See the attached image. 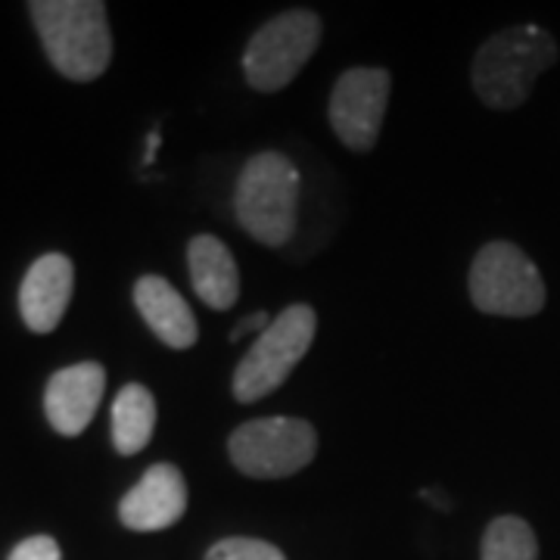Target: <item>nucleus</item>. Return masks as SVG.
<instances>
[{
    "mask_svg": "<svg viewBox=\"0 0 560 560\" xmlns=\"http://www.w3.org/2000/svg\"><path fill=\"white\" fill-rule=\"evenodd\" d=\"M75 268L60 253L40 256L20 287V312L32 334H50L60 327L62 315L72 300Z\"/></svg>",
    "mask_w": 560,
    "mask_h": 560,
    "instance_id": "obj_11",
    "label": "nucleus"
},
{
    "mask_svg": "<svg viewBox=\"0 0 560 560\" xmlns=\"http://www.w3.org/2000/svg\"><path fill=\"white\" fill-rule=\"evenodd\" d=\"M268 324H271V318H268L265 312H256V315H246V318H243L241 324L234 327V334H231V342L243 340L246 334H256V337H259V334H265V330H268Z\"/></svg>",
    "mask_w": 560,
    "mask_h": 560,
    "instance_id": "obj_18",
    "label": "nucleus"
},
{
    "mask_svg": "<svg viewBox=\"0 0 560 560\" xmlns=\"http://www.w3.org/2000/svg\"><path fill=\"white\" fill-rule=\"evenodd\" d=\"M558 60V40L539 25H514L482 44L474 57V88L492 109H517L545 69Z\"/></svg>",
    "mask_w": 560,
    "mask_h": 560,
    "instance_id": "obj_2",
    "label": "nucleus"
},
{
    "mask_svg": "<svg viewBox=\"0 0 560 560\" xmlns=\"http://www.w3.org/2000/svg\"><path fill=\"white\" fill-rule=\"evenodd\" d=\"M393 79L386 69H349L330 94V125L349 150H371L381 138Z\"/></svg>",
    "mask_w": 560,
    "mask_h": 560,
    "instance_id": "obj_8",
    "label": "nucleus"
},
{
    "mask_svg": "<svg viewBox=\"0 0 560 560\" xmlns=\"http://www.w3.org/2000/svg\"><path fill=\"white\" fill-rule=\"evenodd\" d=\"M470 300L486 315L533 318L545 308V280L514 243H486L470 265Z\"/></svg>",
    "mask_w": 560,
    "mask_h": 560,
    "instance_id": "obj_5",
    "label": "nucleus"
},
{
    "mask_svg": "<svg viewBox=\"0 0 560 560\" xmlns=\"http://www.w3.org/2000/svg\"><path fill=\"white\" fill-rule=\"evenodd\" d=\"M187 268H190V283L194 293L200 296L209 308L228 312L234 302L241 300V271L231 249L212 237L200 234L187 246Z\"/></svg>",
    "mask_w": 560,
    "mask_h": 560,
    "instance_id": "obj_13",
    "label": "nucleus"
},
{
    "mask_svg": "<svg viewBox=\"0 0 560 560\" xmlns=\"http://www.w3.org/2000/svg\"><path fill=\"white\" fill-rule=\"evenodd\" d=\"M156 150H160V135L153 131V135H150V140H147V160L143 162L156 160Z\"/></svg>",
    "mask_w": 560,
    "mask_h": 560,
    "instance_id": "obj_19",
    "label": "nucleus"
},
{
    "mask_svg": "<svg viewBox=\"0 0 560 560\" xmlns=\"http://www.w3.org/2000/svg\"><path fill=\"white\" fill-rule=\"evenodd\" d=\"M206 560H287L278 545L261 539H243V536H234V539H221L209 548Z\"/></svg>",
    "mask_w": 560,
    "mask_h": 560,
    "instance_id": "obj_16",
    "label": "nucleus"
},
{
    "mask_svg": "<svg viewBox=\"0 0 560 560\" xmlns=\"http://www.w3.org/2000/svg\"><path fill=\"white\" fill-rule=\"evenodd\" d=\"M318 330V315L312 305H290L256 337L249 352L234 371V399L259 401L271 396L293 368L305 359Z\"/></svg>",
    "mask_w": 560,
    "mask_h": 560,
    "instance_id": "obj_4",
    "label": "nucleus"
},
{
    "mask_svg": "<svg viewBox=\"0 0 560 560\" xmlns=\"http://www.w3.org/2000/svg\"><path fill=\"white\" fill-rule=\"evenodd\" d=\"M7 560H62L60 545L50 536H32V539H22Z\"/></svg>",
    "mask_w": 560,
    "mask_h": 560,
    "instance_id": "obj_17",
    "label": "nucleus"
},
{
    "mask_svg": "<svg viewBox=\"0 0 560 560\" xmlns=\"http://www.w3.org/2000/svg\"><path fill=\"white\" fill-rule=\"evenodd\" d=\"M482 560H539L533 526L521 517H499L482 536Z\"/></svg>",
    "mask_w": 560,
    "mask_h": 560,
    "instance_id": "obj_15",
    "label": "nucleus"
},
{
    "mask_svg": "<svg viewBox=\"0 0 560 560\" xmlns=\"http://www.w3.org/2000/svg\"><path fill=\"white\" fill-rule=\"evenodd\" d=\"M156 430V399L147 386L128 383L113 401V445L119 455L143 452Z\"/></svg>",
    "mask_w": 560,
    "mask_h": 560,
    "instance_id": "obj_14",
    "label": "nucleus"
},
{
    "mask_svg": "<svg viewBox=\"0 0 560 560\" xmlns=\"http://www.w3.org/2000/svg\"><path fill=\"white\" fill-rule=\"evenodd\" d=\"M320 44V20L312 10H290L265 22L243 54V72L249 88L261 94L283 91L312 60Z\"/></svg>",
    "mask_w": 560,
    "mask_h": 560,
    "instance_id": "obj_6",
    "label": "nucleus"
},
{
    "mask_svg": "<svg viewBox=\"0 0 560 560\" xmlns=\"http://www.w3.org/2000/svg\"><path fill=\"white\" fill-rule=\"evenodd\" d=\"M234 467L256 480L293 477L308 467L318 452V433L308 420L261 418L234 430L228 442Z\"/></svg>",
    "mask_w": 560,
    "mask_h": 560,
    "instance_id": "obj_7",
    "label": "nucleus"
},
{
    "mask_svg": "<svg viewBox=\"0 0 560 560\" xmlns=\"http://www.w3.org/2000/svg\"><path fill=\"white\" fill-rule=\"evenodd\" d=\"M187 482L175 464H153L140 482L121 499L119 521L131 533H160L184 517Z\"/></svg>",
    "mask_w": 560,
    "mask_h": 560,
    "instance_id": "obj_9",
    "label": "nucleus"
},
{
    "mask_svg": "<svg viewBox=\"0 0 560 560\" xmlns=\"http://www.w3.org/2000/svg\"><path fill=\"white\" fill-rule=\"evenodd\" d=\"M103 389H106V371L97 361H81L57 371L47 381V393H44V411L50 427L60 436H81L97 415Z\"/></svg>",
    "mask_w": 560,
    "mask_h": 560,
    "instance_id": "obj_10",
    "label": "nucleus"
},
{
    "mask_svg": "<svg viewBox=\"0 0 560 560\" xmlns=\"http://www.w3.org/2000/svg\"><path fill=\"white\" fill-rule=\"evenodd\" d=\"M32 22L54 69L72 81L101 79L113 60V35L101 0H32Z\"/></svg>",
    "mask_w": 560,
    "mask_h": 560,
    "instance_id": "obj_1",
    "label": "nucleus"
},
{
    "mask_svg": "<svg viewBox=\"0 0 560 560\" xmlns=\"http://www.w3.org/2000/svg\"><path fill=\"white\" fill-rule=\"evenodd\" d=\"M135 305L147 327L172 349H190L200 337L190 305L160 275H147L135 283Z\"/></svg>",
    "mask_w": 560,
    "mask_h": 560,
    "instance_id": "obj_12",
    "label": "nucleus"
},
{
    "mask_svg": "<svg viewBox=\"0 0 560 560\" xmlns=\"http://www.w3.org/2000/svg\"><path fill=\"white\" fill-rule=\"evenodd\" d=\"M234 212L241 228L265 246H283L296 231L300 172L283 153H259L243 165Z\"/></svg>",
    "mask_w": 560,
    "mask_h": 560,
    "instance_id": "obj_3",
    "label": "nucleus"
}]
</instances>
